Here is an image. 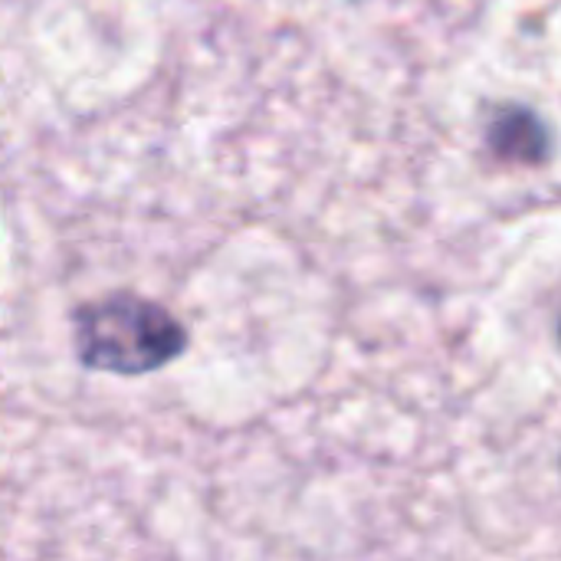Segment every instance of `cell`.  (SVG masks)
<instances>
[{"label":"cell","mask_w":561,"mask_h":561,"mask_svg":"<svg viewBox=\"0 0 561 561\" xmlns=\"http://www.w3.org/2000/svg\"><path fill=\"white\" fill-rule=\"evenodd\" d=\"M184 345L181 322L151 299L105 296L76 312V352L95 371L148 375L174 362Z\"/></svg>","instance_id":"6da1fadb"},{"label":"cell","mask_w":561,"mask_h":561,"mask_svg":"<svg viewBox=\"0 0 561 561\" xmlns=\"http://www.w3.org/2000/svg\"><path fill=\"white\" fill-rule=\"evenodd\" d=\"M490 148L506 161L539 164L549 154V135H546V125L533 112L510 108V112H500V118L493 122Z\"/></svg>","instance_id":"7a4b0ae2"}]
</instances>
